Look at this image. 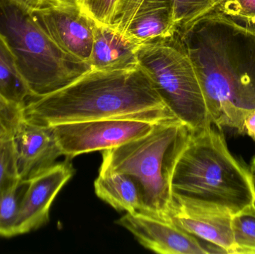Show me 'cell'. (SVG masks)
Instances as JSON below:
<instances>
[{"label": "cell", "instance_id": "obj_1", "mask_svg": "<svg viewBox=\"0 0 255 254\" xmlns=\"http://www.w3.org/2000/svg\"><path fill=\"white\" fill-rule=\"evenodd\" d=\"M202 88L213 125L243 133L255 109V31L208 13L178 28Z\"/></svg>", "mask_w": 255, "mask_h": 254}, {"label": "cell", "instance_id": "obj_2", "mask_svg": "<svg viewBox=\"0 0 255 254\" xmlns=\"http://www.w3.org/2000/svg\"><path fill=\"white\" fill-rule=\"evenodd\" d=\"M22 118L43 125L105 119H177L142 69L90 70L65 87L31 98Z\"/></svg>", "mask_w": 255, "mask_h": 254}, {"label": "cell", "instance_id": "obj_3", "mask_svg": "<svg viewBox=\"0 0 255 254\" xmlns=\"http://www.w3.org/2000/svg\"><path fill=\"white\" fill-rule=\"evenodd\" d=\"M172 195L229 210L232 214L255 204L253 171L229 152L223 133L212 126L190 131L174 165Z\"/></svg>", "mask_w": 255, "mask_h": 254}, {"label": "cell", "instance_id": "obj_4", "mask_svg": "<svg viewBox=\"0 0 255 254\" xmlns=\"http://www.w3.org/2000/svg\"><path fill=\"white\" fill-rule=\"evenodd\" d=\"M190 134L178 119L160 122L144 137L103 151L100 171L130 176L140 192V212L172 222V170Z\"/></svg>", "mask_w": 255, "mask_h": 254}, {"label": "cell", "instance_id": "obj_5", "mask_svg": "<svg viewBox=\"0 0 255 254\" xmlns=\"http://www.w3.org/2000/svg\"><path fill=\"white\" fill-rule=\"evenodd\" d=\"M0 33L34 98L59 90L91 70L88 63L61 50L31 10L13 0H0Z\"/></svg>", "mask_w": 255, "mask_h": 254}, {"label": "cell", "instance_id": "obj_6", "mask_svg": "<svg viewBox=\"0 0 255 254\" xmlns=\"http://www.w3.org/2000/svg\"><path fill=\"white\" fill-rule=\"evenodd\" d=\"M136 58L177 119L191 131L212 126L196 71L177 31L172 37L139 45Z\"/></svg>", "mask_w": 255, "mask_h": 254}, {"label": "cell", "instance_id": "obj_7", "mask_svg": "<svg viewBox=\"0 0 255 254\" xmlns=\"http://www.w3.org/2000/svg\"><path fill=\"white\" fill-rule=\"evenodd\" d=\"M158 123L128 119H105L49 125L67 159L113 149L147 135Z\"/></svg>", "mask_w": 255, "mask_h": 254}, {"label": "cell", "instance_id": "obj_8", "mask_svg": "<svg viewBox=\"0 0 255 254\" xmlns=\"http://www.w3.org/2000/svg\"><path fill=\"white\" fill-rule=\"evenodd\" d=\"M31 13L61 50L88 64L97 22L82 11L79 0H42Z\"/></svg>", "mask_w": 255, "mask_h": 254}, {"label": "cell", "instance_id": "obj_9", "mask_svg": "<svg viewBox=\"0 0 255 254\" xmlns=\"http://www.w3.org/2000/svg\"><path fill=\"white\" fill-rule=\"evenodd\" d=\"M172 200L173 223L221 253L233 254V214L229 210L180 195H172Z\"/></svg>", "mask_w": 255, "mask_h": 254}, {"label": "cell", "instance_id": "obj_10", "mask_svg": "<svg viewBox=\"0 0 255 254\" xmlns=\"http://www.w3.org/2000/svg\"><path fill=\"white\" fill-rule=\"evenodd\" d=\"M116 223L127 229L145 249L160 254H211L199 239L172 222L142 212L126 213Z\"/></svg>", "mask_w": 255, "mask_h": 254}, {"label": "cell", "instance_id": "obj_11", "mask_svg": "<svg viewBox=\"0 0 255 254\" xmlns=\"http://www.w3.org/2000/svg\"><path fill=\"white\" fill-rule=\"evenodd\" d=\"M69 159L55 163L28 181L15 226L16 236L36 231L49 220V212L60 191L74 174Z\"/></svg>", "mask_w": 255, "mask_h": 254}, {"label": "cell", "instance_id": "obj_12", "mask_svg": "<svg viewBox=\"0 0 255 254\" xmlns=\"http://www.w3.org/2000/svg\"><path fill=\"white\" fill-rule=\"evenodd\" d=\"M12 140L21 181H29L63 156L49 125L33 123L22 118Z\"/></svg>", "mask_w": 255, "mask_h": 254}, {"label": "cell", "instance_id": "obj_13", "mask_svg": "<svg viewBox=\"0 0 255 254\" xmlns=\"http://www.w3.org/2000/svg\"><path fill=\"white\" fill-rule=\"evenodd\" d=\"M139 46L112 26L97 23L88 64L91 70L104 71L135 68Z\"/></svg>", "mask_w": 255, "mask_h": 254}, {"label": "cell", "instance_id": "obj_14", "mask_svg": "<svg viewBox=\"0 0 255 254\" xmlns=\"http://www.w3.org/2000/svg\"><path fill=\"white\" fill-rule=\"evenodd\" d=\"M177 29L169 0H145L124 35L140 45L172 37Z\"/></svg>", "mask_w": 255, "mask_h": 254}, {"label": "cell", "instance_id": "obj_15", "mask_svg": "<svg viewBox=\"0 0 255 254\" xmlns=\"http://www.w3.org/2000/svg\"><path fill=\"white\" fill-rule=\"evenodd\" d=\"M96 195L118 211H141L142 200L136 182L127 174L100 171L94 182Z\"/></svg>", "mask_w": 255, "mask_h": 254}, {"label": "cell", "instance_id": "obj_16", "mask_svg": "<svg viewBox=\"0 0 255 254\" xmlns=\"http://www.w3.org/2000/svg\"><path fill=\"white\" fill-rule=\"evenodd\" d=\"M0 95L10 104L22 107L34 98L22 78L14 55L0 33Z\"/></svg>", "mask_w": 255, "mask_h": 254}, {"label": "cell", "instance_id": "obj_17", "mask_svg": "<svg viewBox=\"0 0 255 254\" xmlns=\"http://www.w3.org/2000/svg\"><path fill=\"white\" fill-rule=\"evenodd\" d=\"M28 181H20L8 190L0 192V236L13 237L16 236L15 226L19 214V207Z\"/></svg>", "mask_w": 255, "mask_h": 254}, {"label": "cell", "instance_id": "obj_18", "mask_svg": "<svg viewBox=\"0 0 255 254\" xmlns=\"http://www.w3.org/2000/svg\"><path fill=\"white\" fill-rule=\"evenodd\" d=\"M232 230L233 254H255V204L233 215Z\"/></svg>", "mask_w": 255, "mask_h": 254}, {"label": "cell", "instance_id": "obj_19", "mask_svg": "<svg viewBox=\"0 0 255 254\" xmlns=\"http://www.w3.org/2000/svg\"><path fill=\"white\" fill-rule=\"evenodd\" d=\"M208 13L224 16L255 31V0H213Z\"/></svg>", "mask_w": 255, "mask_h": 254}, {"label": "cell", "instance_id": "obj_20", "mask_svg": "<svg viewBox=\"0 0 255 254\" xmlns=\"http://www.w3.org/2000/svg\"><path fill=\"white\" fill-rule=\"evenodd\" d=\"M20 181L13 140L0 139V192L11 189Z\"/></svg>", "mask_w": 255, "mask_h": 254}, {"label": "cell", "instance_id": "obj_21", "mask_svg": "<svg viewBox=\"0 0 255 254\" xmlns=\"http://www.w3.org/2000/svg\"><path fill=\"white\" fill-rule=\"evenodd\" d=\"M169 1L174 20L179 28L208 13L213 0H169Z\"/></svg>", "mask_w": 255, "mask_h": 254}, {"label": "cell", "instance_id": "obj_22", "mask_svg": "<svg viewBox=\"0 0 255 254\" xmlns=\"http://www.w3.org/2000/svg\"><path fill=\"white\" fill-rule=\"evenodd\" d=\"M121 0H80L79 1L84 13L97 23L112 26Z\"/></svg>", "mask_w": 255, "mask_h": 254}, {"label": "cell", "instance_id": "obj_23", "mask_svg": "<svg viewBox=\"0 0 255 254\" xmlns=\"http://www.w3.org/2000/svg\"><path fill=\"white\" fill-rule=\"evenodd\" d=\"M22 119V108L10 104L0 95V139L12 138Z\"/></svg>", "mask_w": 255, "mask_h": 254}, {"label": "cell", "instance_id": "obj_24", "mask_svg": "<svg viewBox=\"0 0 255 254\" xmlns=\"http://www.w3.org/2000/svg\"><path fill=\"white\" fill-rule=\"evenodd\" d=\"M242 134H247L255 142V109L247 110L243 124Z\"/></svg>", "mask_w": 255, "mask_h": 254}, {"label": "cell", "instance_id": "obj_25", "mask_svg": "<svg viewBox=\"0 0 255 254\" xmlns=\"http://www.w3.org/2000/svg\"><path fill=\"white\" fill-rule=\"evenodd\" d=\"M13 1L31 11L38 7L42 0H13Z\"/></svg>", "mask_w": 255, "mask_h": 254}, {"label": "cell", "instance_id": "obj_26", "mask_svg": "<svg viewBox=\"0 0 255 254\" xmlns=\"http://www.w3.org/2000/svg\"><path fill=\"white\" fill-rule=\"evenodd\" d=\"M252 171L255 173V156L253 158V162H252Z\"/></svg>", "mask_w": 255, "mask_h": 254}, {"label": "cell", "instance_id": "obj_27", "mask_svg": "<svg viewBox=\"0 0 255 254\" xmlns=\"http://www.w3.org/2000/svg\"><path fill=\"white\" fill-rule=\"evenodd\" d=\"M80 1V0H79V1Z\"/></svg>", "mask_w": 255, "mask_h": 254}]
</instances>
